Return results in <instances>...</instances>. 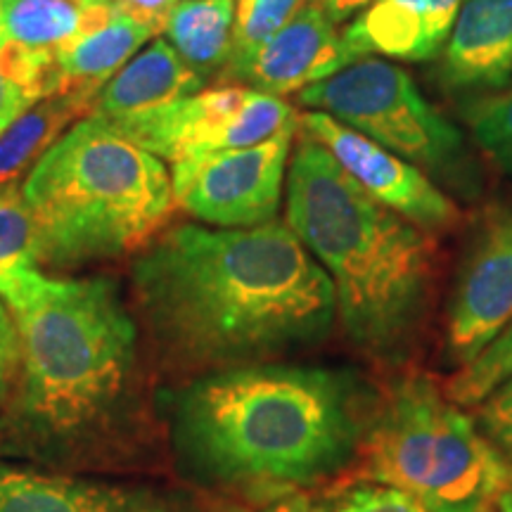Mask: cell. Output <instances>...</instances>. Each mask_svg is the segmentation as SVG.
Masks as SVG:
<instances>
[{
  "instance_id": "obj_1",
  "label": "cell",
  "mask_w": 512,
  "mask_h": 512,
  "mask_svg": "<svg viewBox=\"0 0 512 512\" xmlns=\"http://www.w3.org/2000/svg\"><path fill=\"white\" fill-rule=\"evenodd\" d=\"M136 309L178 366H254L323 342L335 287L283 221L166 230L133 261Z\"/></svg>"
},
{
  "instance_id": "obj_2",
  "label": "cell",
  "mask_w": 512,
  "mask_h": 512,
  "mask_svg": "<svg viewBox=\"0 0 512 512\" xmlns=\"http://www.w3.org/2000/svg\"><path fill=\"white\" fill-rule=\"evenodd\" d=\"M354 382L311 366L223 368L176 396L171 437L192 477L223 489H299L354 458Z\"/></svg>"
},
{
  "instance_id": "obj_3",
  "label": "cell",
  "mask_w": 512,
  "mask_h": 512,
  "mask_svg": "<svg viewBox=\"0 0 512 512\" xmlns=\"http://www.w3.org/2000/svg\"><path fill=\"white\" fill-rule=\"evenodd\" d=\"M19 335L15 437L74 448L117 427L138 387V325L107 275H0ZM12 437V439H15Z\"/></svg>"
},
{
  "instance_id": "obj_4",
  "label": "cell",
  "mask_w": 512,
  "mask_h": 512,
  "mask_svg": "<svg viewBox=\"0 0 512 512\" xmlns=\"http://www.w3.org/2000/svg\"><path fill=\"white\" fill-rule=\"evenodd\" d=\"M285 188L287 226L332 280L351 342L377 361L406 354L430 297L425 235L375 202L306 133L292 150Z\"/></svg>"
},
{
  "instance_id": "obj_5",
  "label": "cell",
  "mask_w": 512,
  "mask_h": 512,
  "mask_svg": "<svg viewBox=\"0 0 512 512\" xmlns=\"http://www.w3.org/2000/svg\"><path fill=\"white\" fill-rule=\"evenodd\" d=\"M38 266L119 259L147 245L176 207L162 159L102 117L69 128L22 185Z\"/></svg>"
},
{
  "instance_id": "obj_6",
  "label": "cell",
  "mask_w": 512,
  "mask_h": 512,
  "mask_svg": "<svg viewBox=\"0 0 512 512\" xmlns=\"http://www.w3.org/2000/svg\"><path fill=\"white\" fill-rule=\"evenodd\" d=\"M368 470L430 512H494L512 470L427 377L394 382L366 437Z\"/></svg>"
},
{
  "instance_id": "obj_7",
  "label": "cell",
  "mask_w": 512,
  "mask_h": 512,
  "mask_svg": "<svg viewBox=\"0 0 512 512\" xmlns=\"http://www.w3.org/2000/svg\"><path fill=\"white\" fill-rule=\"evenodd\" d=\"M297 102L311 112L330 114L425 174L453 183L472 176L460 131L399 64L361 57L342 72L306 86L297 93Z\"/></svg>"
},
{
  "instance_id": "obj_8",
  "label": "cell",
  "mask_w": 512,
  "mask_h": 512,
  "mask_svg": "<svg viewBox=\"0 0 512 512\" xmlns=\"http://www.w3.org/2000/svg\"><path fill=\"white\" fill-rule=\"evenodd\" d=\"M143 150L162 159L240 150L299 128V114L283 98L245 83H219L143 117L114 124Z\"/></svg>"
},
{
  "instance_id": "obj_9",
  "label": "cell",
  "mask_w": 512,
  "mask_h": 512,
  "mask_svg": "<svg viewBox=\"0 0 512 512\" xmlns=\"http://www.w3.org/2000/svg\"><path fill=\"white\" fill-rule=\"evenodd\" d=\"M297 128L240 150L207 152L171 164L176 204L214 228H254L275 221Z\"/></svg>"
},
{
  "instance_id": "obj_10",
  "label": "cell",
  "mask_w": 512,
  "mask_h": 512,
  "mask_svg": "<svg viewBox=\"0 0 512 512\" xmlns=\"http://www.w3.org/2000/svg\"><path fill=\"white\" fill-rule=\"evenodd\" d=\"M299 128L335 157L363 190L394 214L425 230H441L458 221V207L425 171L387 147L373 143L330 114L306 112Z\"/></svg>"
},
{
  "instance_id": "obj_11",
  "label": "cell",
  "mask_w": 512,
  "mask_h": 512,
  "mask_svg": "<svg viewBox=\"0 0 512 512\" xmlns=\"http://www.w3.org/2000/svg\"><path fill=\"white\" fill-rule=\"evenodd\" d=\"M512 320V207L491 214L467 249L451 304L446 347L465 366Z\"/></svg>"
},
{
  "instance_id": "obj_12",
  "label": "cell",
  "mask_w": 512,
  "mask_h": 512,
  "mask_svg": "<svg viewBox=\"0 0 512 512\" xmlns=\"http://www.w3.org/2000/svg\"><path fill=\"white\" fill-rule=\"evenodd\" d=\"M351 62L356 57L344 43L342 31L318 0H311L290 24L256 50L230 83H245L254 91L283 98L342 72Z\"/></svg>"
},
{
  "instance_id": "obj_13",
  "label": "cell",
  "mask_w": 512,
  "mask_h": 512,
  "mask_svg": "<svg viewBox=\"0 0 512 512\" xmlns=\"http://www.w3.org/2000/svg\"><path fill=\"white\" fill-rule=\"evenodd\" d=\"M460 5L463 0H375L347 22L344 43L356 60H432L444 50Z\"/></svg>"
},
{
  "instance_id": "obj_14",
  "label": "cell",
  "mask_w": 512,
  "mask_h": 512,
  "mask_svg": "<svg viewBox=\"0 0 512 512\" xmlns=\"http://www.w3.org/2000/svg\"><path fill=\"white\" fill-rule=\"evenodd\" d=\"M0 512H188L150 486L46 475L0 463Z\"/></svg>"
},
{
  "instance_id": "obj_15",
  "label": "cell",
  "mask_w": 512,
  "mask_h": 512,
  "mask_svg": "<svg viewBox=\"0 0 512 512\" xmlns=\"http://www.w3.org/2000/svg\"><path fill=\"white\" fill-rule=\"evenodd\" d=\"M439 79L451 91H491L512 81V0H463Z\"/></svg>"
},
{
  "instance_id": "obj_16",
  "label": "cell",
  "mask_w": 512,
  "mask_h": 512,
  "mask_svg": "<svg viewBox=\"0 0 512 512\" xmlns=\"http://www.w3.org/2000/svg\"><path fill=\"white\" fill-rule=\"evenodd\" d=\"M204 83L207 81L192 72L169 41L157 38L100 88L91 117L112 124L143 117L204 91Z\"/></svg>"
},
{
  "instance_id": "obj_17",
  "label": "cell",
  "mask_w": 512,
  "mask_h": 512,
  "mask_svg": "<svg viewBox=\"0 0 512 512\" xmlns=\"http://www.w3.org/2000/svg\"><path fill=\"white\" fill-rule=\"evenodd\" d=\"M152 36L157 34L147 24L124 15L119 8L102 27L79 31L55 50L62 76L60 93H83L95 98Z\"/></svg>"
},
{
  "instance_id": "obj_18",
  "label": "cell",
  "mask_w": 512,
  "mask_h": 512,
  "mask_svg": "<svg viewBox=\"0 0 512 512\" xmlns=\"http://www.w3.org/2000/svg\"><path fill=\"white\" fill-rule=\"evenodd\" d=\"M93 95L55 93L27 107L0 131V192L19 185L69 126L91 117Z\"/></svg>"
},
{
  "instance_id": "obj_19",
  "label": "cell",
  "mask_w": 512,
  "mask_h": 512,
  "mask_svg": "<svg viewBox=\"0 0 512 512\" xmlns=\"http://www.w3.org/2000/svg\"><path fill=\"white\" fill-rule=\"evenodd\" d=\"M235 0H181L164 36L181 60L204 81L221 79L233 50Z\"/></svg>"
},
{
  "instance_id": "obj_20",
  "label": "cell",
  "mask_w": 512,
  "mask_h": 512,
  "mask_svg": "<svg viewBox=\"0 0 512 512\" xmlns=\"http://www.w3.org/2000/svg\"><path fill=\"white\" fill-rule=\"evenodd\" d=\"M0 19L12 43L55 55L86 24V3L76 0H0Z\"/></svg>"
},
{
  "instance_id": "obj_21",
  "label": "cell",
  "mask_w": 512,
  "mask_h": 512,
  "mask_svg": "<svg viewBox=\"0 0 512 512\" xmlns=\"http://www.w3.org/2000/svg\"><path fill=\"white\" fill-rule=\"evenodd\" d=\"M55 55L34 53L12 43L0 19V131L34 102L60 93Z\"/></svg>"
},
{
  "instance_id": "obj_22",
  "label": "cell",
  "mask_w": 512,
  "mask_h": 512,
  "mask_svg": "<svg viewBox=\"0 0 512 512\" xmlns=\"http://www.w3.org/2000/svg\"><path fill=\"white\" fill-rule=\"evenodd\" d=\"M309 3L311 0H235L233 50L219 81H233L256 50L271 41Z\"/></svg>"
},
{
  "instance_id": "obj_23",
  "label": "cell",
  "mask_w": 512,
  "mask_h": 512,
  "mask_svg": "<svg viewBox=\"0 0 512 512\" xmlns=\"http://www.w3.org/2000/svg\"><path fill=\"white\" fill-rule=\"evenodd\" d=\"M512 377V320L477 358L460 366L448 384V399L458 406H479L498 384Z\"/></svg>"
},
{
  "instance_id": "obj_24",
  "label": "cell",
  "mask_w": 512,
  "mask_h": 512,
  "mask_svg": "<svg viewBox=\"0 0 512 512\" xmlns=\"http://www.w3.org/2000/svg\"><path fill=\"white\" fill-rule=\"evenodd\" d=\"M17 268H38L36 228L22 185L0 192V275Z\"/></svg>"
},
{
  "instance_id": "obj_25",
  "label": "cell",
  "mask_w": 512,
  "mask_h": 512,
  "mask_svg": "<svg viewBox=\"0 0 512 512\" xmlns=\"http://www.w3.org/2000/svg\"><path fill=\"white\" fill-rule=\"evenodd\" d=\"M465 119L479 147L512 174V86L467 105Z\"/></svg>"
},
{
  "instance_id": "obj_26",
  "label": "cell",
  "mask_w": 512,
  "mask_h": 512,
  "mask_svg": "<svg viewBox=\"0 0 512 512\" xmlns=\"http://www.w3.org/2000/svg\"><path fill=\"white\" fill-rule=\"evenodd\" d=\"M330 512H430L403 491L387 484H363L351 489Z\"/></svg>"
},
{
  "instance_id": "obj_27",
  "label": "cell",
  "mask_w": 512,
  "mask_h": 512,
  "mask_svg": "<svg viewBox=\"0 0 512 512\" xmlns=\"http://www.w3.org/2000/svg\"><path fill=\"white\" fill-rule=\"evenodd\" d=\"M479 425L498 451L512 456V377L479 403Z\"/></svg>"
},
{
  "instance_id": "obj_28",
  "label": "cell",
  "mask_w": 512,
  "mask_h": 512,
  "mask_svg": "<svg viewBox=\"0 0 512 512\" xmlns=\"http://www.w3.org/2000/svg\"><path fill=\"white\" fill-rule=\"evenodd\" d=\"M19 368V335L15 318L0 299V408L8 401Z\"/></svg>"
},
{
  "instance_id": "obj_29",
  "label": "cell",
  "mask_w": 512,
  "mask_h": 512,
  "mask_svg": "<svg viewBox=\"0 0 512 512\" xmlns=\"http://www.w3.org/2000/svg\"><path fill=\"white\" fill-rule=\"evenodd\" d=\"M124 15L138 19L150 27L155 34H164L166 19L181 0H112Z\"/></svg>"
},
{
  "instance_id": "obj_30",
  "label": "cell",
  "mask_w": 512,
  "mask_h": 512,
  "mask_svg": "<svg viewBox=\"0 0 512 512\" xmlns=\"http://www.w3.org/2000/svg\"><path fill=\"white\" fill-rule=\"evenodd\" d=\"M320 8L328 12V17L332 22L337 24H344V22H351L358 12L366 10L370 3H375V0H318Z\"/></svg>"
},
{
  "instance_id": "obj_31",
  "label": "cell",
  "mask_w": 512,
  "mask_h": 512,
  "mask_svg": "<svg viewBox=\"0 0 512 512\" xmlns=\"http://www.w3.org/2000/svg\"><path fill=\"white\" fill-rule=\"evenodd\" d=\"M261 512H313V508H311L309 498L290 496V498H283V501L268 505V508Z\"/></svg>"
},
{
  "instance_id": "obj_32",
  "label": "cell",
  "mask_w": 512,
  "mask_h": 512,
  "mask_svg": "<svg viewBox=\"0 0 512 512\" xmlns=\"http://www.w3.org/2000/svg\"><path fill=\"white\" fill-rule=\"evenodd\" d=\"M496 510L498 512H512V477H510L508 486H505V489H503V494L498 496Z\"/></svg>"
},
{
  "instance_id": "obj_33",
  "label": "cell",
  "mask_w": 512,
  "mask_h": 512,
  "mask_svg": "<svg viewBox=\"0 0 512 512\" xmlns=\"http://www.w3.org/2000/svg\"><path fill=\"white\" fill-rule=\"evenodd\" d=\"M76 3H81V5L83 3H100V0H76Z\"/></svg>"
}]
</instances>
